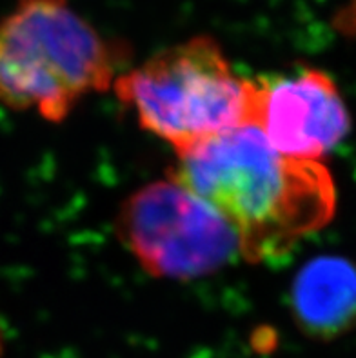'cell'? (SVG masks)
<instances>
[{"label": "cell", "mask_w": 356, "mask_h": 358, "mask_svg": "<svg viewBox=\"0 0 356 358\" xmlns=\"http://www.w3.org/2000/svg\"><path fill=\"white\" fill-rule=\"evenodd\" d=\"M167 171L217 211L251 264L284 257L336 213V184L324 160L285 157L255 126L178 151Z\"/></svg>", "instance_id": "cell-1"}, {"label": "cell", "mask_w": 356, "mask_h": 358, "mask_svg": "<svg viewBox=\"0 0 356 358\" xmlns=\"http://www.w3.org/2000/svg\"><path fill=\"white\" fill-rule=\"evenodd\" d=\"M257 127L273 150L300 160H324L351 131L339 84L315 66L255 78Z\"/></svg>", "instance_id": "cell-5"}, {"label": "cell", "mask_w": 356, "mask_h": 358, "mask_svg": "<svg viewBox=\"0 0 356 358\" xmlns=\"http://www.w3.org/2000/svg\"><path fill=\"white\" fill-rule=\"evenodd\" d=\"M111 90L140 127L175 153L255 120L257 82L235 71L213 36L151 55L122 71Z\"/></svg>", "instance_id": "cell-3"}, {"label": "cell", "mask_w": 356, "mask_h": 358, "mask_svg": "<svg viewBox=\"0 0 356 358\" xmlns=\"http://www.w3.org/2000/svg\"><path fill=\"white\" fill-rule=\"evenodd\" d=\"M115 233L140 268L164 280L204 278L240 257L226 220L171 177L133 191L118 208Z\"/></svg>", "instance_id": "cell-4"}, {"label": "cell", "mask_w": 356, "mask_h": 358, "mask_svg": "<svg viewBox=\"0 0 356 358\" xmlns=\"http://www.w3.org/2000/svg\"><path fill=\"white\" fill-rule=\"evenodd\" d=\"M298 329L331 341L356 324V268L340 257H318L298 273L291 289Z\"/></svg>", "instance_id": "cell-6"}, {"label": "cell", "mask_w": 356, "mask_h": 358, "mask_svg": "<svg viewBox=\"0 0 356 358\" xmlns=\"http://www.w3.org/2000/svg\"><path fill=\"white\" fill-rule=\"evenodd\" d=\"M4 342H6V336H4V329L0 326V358L4 355Z\"/></svg>", "instance_id": "cell-7"}, {"label": "cell", "mask_w": 356, "mask_h": 358, "mask_svg": "<svg viewBox=\"0 0 356 358\" xmlns=\"http://www.w3.org/2000/svg\"><path fill=\"white\" fill-rule=\"evenodd\" d=\"M126 55L68 0H17L0 20V106L64 122L82 100L113 87Z\"/></svg>", "instance_id": "cell-2"}]
</instances>
